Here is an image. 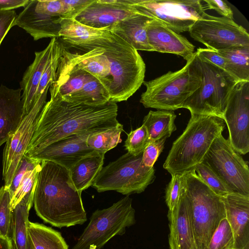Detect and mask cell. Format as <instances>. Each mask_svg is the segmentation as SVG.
<instances>
[{"label": "cell", "mask_w": 249, "mask_h": 249, "mask_svg": "<svg viewBox=\"0 0 249 249\" xmlns=\"http://www.w3.org/2000/svg\"><path fill=\"white\" fill-rule=\"evenodd\" d=\"M105 153L95 151L76 162L70 170L71 181L75 189L82 192L92 186L102 169Z\"/></svg>", "instance_id": "obj_25"}, {"label": "cell", "mask_w": 249, "mask_h": 249, "mask_svg": "<svg viewBox=\"0 0 249 249\" xmlns=\"http://www.w3.org/2000/svg\"><path fill=\"white\" fill-rule=\"evenodd\" d=\"M123 125L89 134L87 139L88 146L99 152L106 153L121 142L120 136Z\"/></svg>", "instance_id": "obj_32"}, {"label": "cell", "mask_w": 249, "mask_h": 249, "mask_svg": "<svg viewBox=\"0 0 249 249\" xmlns=\"http://www.w3.org/2000/svg\"><path fill=\"white\" fill-rule=\"evenodd\" d=\"M201 80L199 88L183 103L191 114L213 115L222 119L230 93L239 81L225 71L194 55Z\"/></svg>", "instance_id": "obj_7"}, {"label": "cell", "mask_w": 249, "mask_h": 249, "mask_svg": "<svg viewBox=\"0 0 249 249\" xmlns=\"http://www.w3.org/2000/svg\"><path fill=\"white\" fill-rule=\"evenodd\" d=\"M49 91L50 99L41 111L25 153L28 156L67 136L102 131L120 124L116 103L89 106L67 102L61 97L55 81Z\"/></svg>", "instance_id": "obj_1"}, {"label": "cell", "mask_w": 249, "mask_h": 249, "mask_svg": "<svg viewBox=\"0 0 249 249\" xmlns=\"http://www.w3.org/2000/svg\"><path fill=\"white\" fill-rule=\"evenodd\" d=\"M46 103V101L37 100L6 142L3 153L2 179L5 182L4 186L8 189L32 138L41 111Z\"/></svg>", "instance_id": "obj_14"}, {"label": "cell", "mask_w": 249, "mask_h": 249, "mask_svg": "<svg viewBox=\"0 0 249 249\" xmlns=\"http://www.w3.org/2000/svg\"><path fill=\"white\" fill-rule=\"evenodd\" d=\"M222 197L233 234L234 249H249V196L233 192Z\"/></svg>", "instance_id": "obj_19"}, {"label": "cell", "mask_w": 249, "mask_h": 249, "mask_svg": "<svg viewBox=\"0 0 249 249\" xmlns=\"http://www.w3.org/2000/svg\"><path fill=\"white\" fill-rule=\"evenodd\" d=\"M171 176L165 190V202L170 212L174 210L178 202L182 189L183 174L171 175Z\"/></svg>", "instance_id": "obj_38"}, {"label": "cell", "mask_w": 249, "mask_h": 249, "mask_svg": "<svg viewBox=\"0 0 249 249\" xmlns=\"http://www.w3.org/2000/svg\"><path fill=\"white\" fill-rule=\"evenodd\" d=\"M206 5L205 10L210 9L216 11L223 17L233 20V11L227 4L221 0H204Z\"/></svg>", "instance_id": "obj_43"}, {"label": "cell", "mask_w": 249, "mask_h": 249, "mask_svg": "<svg viewBox=\"0 0 249 249\" xmlns=\"http://www.w3.org/2000/svg\"><path fill=\"white\" fill-rule=\"evenodd\" d=\"M11 196L4 185L0 188V236L10 239L12 210Z\"/></svg>", "instance_id": "obj_35"}, {"label": "cell", "mask_w": 249, "mask_h": 249, "mask_svg": "<svg viewBox=\"0 0 249 249\" xmlns=\"http://www.w3.org/2000/svg\"><path fill=\"white\" fill-rule=\"evenodd\" d=\"M91 133L73 134L62 138L29 157L40 161H53L70 170L79 160L96 151L87 144V139Z\"/></svg>", "instance_id": "obj_16"}, {"label": "cell", "mask_w": 249, "mask_h": 249, "mask_svg": "<svg viewBox=\"0 0 249 249\" xmlns=\"http://www.w3.org/2000/svg\"><path fill=\"white\" fill-rule=\"evenodd\" d=\"M146 90L140 102L146 108L174 111L182 108L185 101L200 87L201 80L194 56L181 69L150 81H144Z\"/></svg>", "instance_id": "obj_6"}, {"label": "cell", "mask_w": 249, "mask_h": 249, "mask_svg": "<svg viewBox=\"0 0 249 249\" xmlns=\"http://www.w3.org/2000/svg\"><path fill=\"white\" fill-rule=\"evenodd\" d=\"M34 193L26 195L12 211L10 239L12 249H27L29 213L33 204Z\"/></svg>", "instance_id": "obj_26"}, {"label": "cell", "mask_w": 249, "mask_h": 249, "mask_svg": "<svg viewBox=\"0 0 249 249\" xmlns=\"http://www.w3.org/2000/svg\"><path fill=\"white\" fill-rule=\"evenodd\" d=\"M142 153L134 156L127 152L102 167L92 186L99 193L115 191L129 196L143 192L155 179L154 167L142 163Z\"/></svg>", "instance_id": "obj_9"}, {"label": "cell", "mask_w": 249, "mask_h": 249, "mask_svg": "<svg viewBox=\"0 0 249 249\" xmlns=\"http://www.w3.org/2000/svg\"><path fill=\"white\" fill-rule=\"evenodd\" d=\"M205 161L234 193L249 196L248 162L222 133L213 141Z\"/></svg>", "instance_id": "obj_11"}, {"label": "cell", "mask_w": 249, "mask_h": 249, "mask_svg": "<svg viewBox=\"0 0 249 249\" xmlns=\"http://www.w3.org/2000/svg\"><path fill=\"white\" fill-rule=\"evenodd\" d=\"M196 55L201 59L207 61L226 71L227 61L217 51L208 48H198Z\"/></svg>", "instance_id": "obj_41"}, {"label": "cell", "mask_w": 249, "mask_h": 249, "mask_svg": "<svg viewBox=\"0 0 249 249\" xmlns=\"http://www.w3.org/2000/svg\"><path fill=\"white\" fill-rule=\"evenodd\" d=\"M217 51L227 61V72L238 81H249V47Z\"/></svg>", "instance_id": "obj_31"}, {"label": "cell", "mask_w": 249, "mask_h": 249, "mask_svg": "<svg viewBox=\"0 0 249 249\" xmlns=\"http://www.w3.org/2000/svg\"><path fill=\"white\" fill-rule=\"evenodd\" d=\"M40 163L25 174L18 188L11 196L10 206L12 211L26 195L34 193Z\"/></svg>", "instance_id": "obj_36"}, {"label": "cell", "mask_w": 249, "mask_h": 249, "mask_svg": "<svg viewBox=\"0 0 249 249\" xmlns=\"http://www.w3.org/2000/svg\"><path fill=\"white\" fill-rule=\"evenodd\" d=\"M61 18L48 0H31L17 15L15 24L36 41L43 38L59 37Z\"/></svg>", "instance_id": "obj_15"}, {"label": "cell", "mask_w": 249, "mask_h": 249, "mask_svg": "<svg viewBox=\"0 0 249 249\" xmlns=\"http://www.w3.org/2000/svg\"><path fill=\"white\" fill-rule=\"evenodd\" d=\"M153 19L138 12L106 30L123 39L137 51L153 52L146 34L147 25Z\"/></svg>", "instance_id": "obj_24"}, {"label": "cell", "mask_w": 249, "mask_h": 249, "mask_svg": "<svg viewBox=\"0 0 249 249\" xmlns=\"http://www.w3.org/2000/svg\"><path fill=\"white\" fill-rule=\"evenodd\" d=\"M59 38L70 46L102 37L108 31L98 29L83 24L73 18H61Z\"/></svg>", "instance_id": "obj_27"}, {"label": "cell", "mask_w": 249, "mask_h": 249, "mask_svg": "<svg viewBox=\"0 0 249 249\" xmlns=\"http://www.w3.org/2000/svg\"><path fill=\"white\" fill-rule=\"evenodd\" d=\"M27 249H33L30 239L28 235Z\"/></svg>", "instance_id": "obj_46"}, {"label": "cell", "mask_w": 249, "mask_h": 249, "mask_svg": "<svg viewBox=\"0 0 249 249\" xmlns=\"http://www.w3.org/2000/svg\"><path fill=\"white\" fill-rule=\"evenodd\" d=\"M126 0H93L73 19L98 29H107L137 13Z\"/></svg>", "instance_id": "obj_17"}, {"label": "cell", "mask_w": 249, "mask_h": 249, "mask_svg": "<svg viewBox=\"0 0 249 249\" xmlns=\"http://www.w3.org/2000/svg\"><path fill=\"white\" fill-rule=\"evenodd\" d=\"M29 0H0V10H13L25 7Z\"/></svg>", "instance_id": "obj_44"}, {"label": "cell", "mask_w": 249, "mask_h": 249, "mask_svg": "<svg viewBox=\"0 0 249 249\" xmlns=\"http://www.w3.org/2000/svg\"><path fill=\"white\" fill-rule=\"evenodd\" d=\"M189 32L194 40L215 51L249 47L247 30L233 20L223 17L206 14L193 24Z\"/></svg>", "instance_id": "obj_12"}, {"label": "cell", "mask_w": 249, "mask_h": 249, "mask_svg": "<svg viewBox=\"0 0 249 249\" xmlns=\"http://www.w3.org/2000/svg\"><path fill=\"white\" fill-rule=\"evenodd\" d=\"M234 246L233 232L226 216L213 233L208 249H234Z\"/></svg>", "instance_id": "obj_34"}, {"label": "cell", "mask_w": 249, "mask_h": 249, "mask_svg": "<svg viewBox=\"0 0 249 249\" xmlns=\"http://www.w3.org/2000/svg\"><path fill=\"white\" fill-rule=\"evenodd\" d=\"M0 249H12L11 239L0 236Z\"/></svg>", "instance_id": "obj_45"}, {"label": "cell", "mask_w": 249, "mask_h": 249, "mask_svg": "<svg viewBox=\"0 0 249 249\" xmlns=\"http://www.w3.org/2000/svg\"><path fill=\"white\" fill-rule=\"evenodd\" d=\"M28 231L33 249H69L61 233L51 227L29 221Z\"/></svg>", "instance_id": "obj_29"}, {"label": "cell", "mask_w": 249, "mask_h": 249, "mask_svg": "<svg viewBox=\"0 0 249 249\" xmlns=\"http://www.w3.org/2000/svg\"><path fill=\"white\" fill-rule=\"evenodd\" d=\"M149 142L147 129L142 124L127 134L124 146L127 152L136 156L143 152Z\"/></svg>", "instance_id": "obj_37"}, {"label": "cell", "mask_w": 249, "mask_h": 249, "mask_svg": "<svg viewBox=\"0 0 249 249\" xmlns=\"http://www.w3.org/2000/svg\"><path fill=\"white\" fill-rule=\"evenodd\" d=\"M80 50L103 49L109 63L112 78L110 102L127 100L144 81L145 64L138 51L123 39L108 31L102 37L71 46Z\"/></svg>", "instance_id": "obj_3"}, {"label": "cell", "mask_w": 249, "mask_h": 249, "mask_svg": "<svg viewBox=\"0 0 249 249\" xmlns=\"http://www.w3.org/2000/svg\"><path fill=\"white\" fill-rule=\"evenodd\" d=\"M41 161L31 158L25 154L21 159L14 174L9 190L11 196L16 191L25 174L34 169Z\"/></svg>", "instance_id": "obj_39"}, {"label": "cell", "mask_w": 249, "mask_h": 249, "mask_svg": "<svg viewBox=\"0 0 249 249\" xmlns=\"http://www.w3.org/2000/svg\"><path fill=\"white\" fill-rule=\"evenodd\" d=\"M137 11L177 33L189 32L207 14L200 0H126Z\"/></svg>", "instance_id": "obj_10"}, {"label": "cell", "mask_w": 249, "mask_h": 249, "mask_svg": "<svg viewBox=\"0 0 249 249\" xmlns=\"http://www.w3.org/2000/svg\"><path fill=\"white\" fill-rule=\"evenodd\" d=\"M182 185L197 249H208L220 221L226 216L222 197L197 176L194 169L183 174Z\"/></svg>", "instance_id": "obj_5"}, {"label": "cell", "mask_w": 249, "mask_h": 249, "mask_svg": "<svg viewBox=\"0 0 249 249\" xmlns=\"http://www.w3.org/2000/svg\"><path fill=\"white\" fill-rule=\"evenodd\" d=\"M132 199L127 196L109 207L97 210L71 249H101L116 235H122L135 222Z\"/></svg>", "instance_id": "obj_8"}, {"label": "cell", "mask_w": 249, "mask_h": 249, "mask_svg": "<svg viewBox=\"0 0 249 249\" xmlns=\"http://www.w3.org/2000/svg\"><path fill=\"white\" fill-rule=\"evenodd\" d=\"M62 99L71 103L101 106L110 102V96L107 88L98 78L93 77L80 90Z\"/></svg>", "instance_id": "obj_30"}, {"label": "cell", "mask_w": 249, "mask_h": 249, "mask_svg": "<svg viewBox=\"0 0 249 249\" xmlns=\"http://www.w3.org/2000/svg\"><path fill=\"white\" fill-rule=\"evenodd\" d=\"M83 53H72L62 42L61 57L68 64L84 70L98 78L109 91L111 85L109 63L103 49L93 48L81 50Z\"/></svg>", "instance_id": "obj_20"}, {"label": "cell", "mask_w": 249, "mask_h": 249, "mask_svg": "<svg viewBox=\"0 0 249 249\" xmlns=\"http://www.w3.org/2000/svg\"><path fill=\"white\" fill-rule=\"evenodd\" d=\"M33 204L37 216L55 227L82 225L87 220L81 192L74 186L69 170L53 161L41 162Z\"/></svg>", "instance_id": "obj_2"}, {"label": "cell", "mask_w": 249, "mask_h": 249, "mask_svg": "<svg viewBox=\"0 0 249 249\" xmlns=\"http://www.w3.org/2000/svg\"><path fill=\"white\" fill-rule=\"evenodd\" d=\"M194 169L199 178L218 196L225 197L233 193L205 161L197 164Z\"/></svg>", "instance_id": "obj_33"}, {"label": "cell", "mask_w": 249, "mask_h": 249, "mask_svg": "<svg viewBox=\"0 0 249 249\" xmlns=\"http://www.w3.org/2000/svg\"><path fill=\"white\" fill-rule=\"evenodd\" d=\"M57 37L52 38L48 45L40 52H36L33 63L28 67L20 82L23 91L21 100L25 116L35 105L36 93L45 67L52 55Z\"/></svg>", "instance_id": "obj_23"}, {"label": "cell", "mask_w": 249, "mask_h": 249, "mask_svg": "<svg viewBox=\"0 0 249 249\" xmlns=\"http://www.w3.org/2000/svg\"><path fill=\"white\" fill-rule=\"evenodd\" d=\"M168 217L170 249H197L182 183L178 205L173 211H168Z\"/></svg>", "instance_id": "obj_21"}, {"label": "cell", "mask_w": 249, "mask_h": 249, "mask_svg": "<svg viewBox=\"0 0 249 249\" xmlns=\"http://www.w3.org/2000/svg\"><path fill=\"white\" fill-rule=\"evenodd\" d=\"M148 43L154 51L180 56L186 61L195 54V46L185 36L153 19L146 26Z\"/></svg>", "instance_id": "obj_18"}, {"label": "cell", "mask_w": 249, "mask_h": 249, "mask_svg": "<svg viewBox=\"0 0 249 249\" xmlns=\"http://www.w3.org/2000/svg\"><path fill=\"white\" fill-rule=\"evenodd\" d=\"M17 15L14 10H0V46L10 29L15 25Z\"/></svg>", "instance_id": "obj_42"}, {"label": "cell", "mask_w": 249, "mask_h": 249, "mask_svg": "<svg viewBox=\"0 0 249 249\" xmlns=\"http://www.w3.org/2000/svg\"><path fill=\"white\" fill-rule=\"evenodd\" d=\"M25 117L21 89L0 86V147L16 131Z\"/></svg>", "instance_id": "obj_22"}, {"label": "cell", "mask_w": 249, "mask_h": 249, "mask_svg": "<svg viewBox=\"0 0 249 249\" xmlns=\"http://www.w3.org/2000/svg\"><path fill=\"white\" fill-rule=\"evenodd\" d=\"M176 118L174 111L150 110L144 117L142 124L147 129L150 142L169 138L177 129Z\"/></svg>", "instance_id": "obj_28"}, {"label": "cell", "mask_w": 249, "mask_h": 249, "mask_svg": "<svg viewBox=\"0 0 249 249\" xmlns=\"http://www.w3.org/2000/svg\"><path fill=\"white\" fill-rule=\"evenodd\" d=\"M223 119L230 143L241 155L249 151V81H239L232 89Z\"/></svg>", "instance_id": "obj_13"}, {"label": "cell", "mask_w": 249, "mask_h": 249, "mask_svg": "<svg viewBox=\"0 0 249 249\" xmlns=\"http://www.w3.org/2000/svg\"><path fill=\"white\" fill-rule=\"evenodd\" d=\"M187 126L172 144L163 165L171 175L183 174L202 162L214 139L223 131V119L191 114Z\"/></svg>", "instance_id": "obj_4"}, {"label": "cell", "mask_w": 249, "mask_h": 249, "mask_svg": "<svg viewBox=\"0 0 249 249\" xmlns=\"http://www.w3.org/2000/svg\"><path fill=\"white\" fill-rule=\"evenodd\" d=\"M166 139L150 141L142 152V163L148 168L153 165L162 151Z\"/></svg>", "instance_id": "obj_40"}]
</instances>
